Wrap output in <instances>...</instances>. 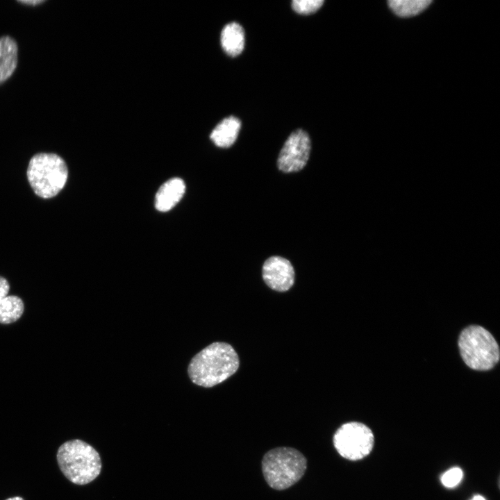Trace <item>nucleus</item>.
<instances>
[{"label": "nucleus", "mask_w": 500, "mask_h": 500, "mask_svg": "<svg viewBox=\"0 0 500 500\" xmlns=\"http://www.w3.org/2000/svg\"><path fill=\"white\" fill-rule=\"evenodd\" d=\"M239 365V357L233 347L226 342H215L192 357L188 374L195 385L211 388L233 375Z\"/></svg>", "instance_id": "1"}, {"label": "nucleus", "mask_w": 500, "mask_h": 500, "mask_svg": "<svg viewBox=\"0 0 500 500\" xmlns=\"http://www.w3.org/2000/svg\"><path fill=\"white\" fill-rule=\"evenodd\" d=\"M58 467L64 476L76 485H86L101 473L99 453L83 440L74 439L62 444L57 451Z\"/></svg>", "instance_id": "2"}, {"label": "nucleus", "mask_w": 500, "mask_h": 500, "mask_svg": "<svg viewBox=\"0 0 500 500\" xmlns=\"http://www.w3.org/2000/svg\"><path fill=\"white\" fill-rule=\"evenodd\" d=\"M307 467L306 457L292 447H277L267 451L262 460L265 481L274 490H285L303 476Z\"/></svg>", "instance_id": "3"}, {"label": "nucleus", "mask_w": 500, "mask_h": 500, "mask_svg": "<svg viewBox=\"0 0 500 500\" xmlns=\"http://www.w3.org/2000/svg\"><path fill=\"white\" fill-rule=\"evenodd\" d=\"M68 176L65 160L53 153H39L30 160L27 168L28 181L34 192L41 198L49 199L64 188Z\"/></svg>", "instance_id": "4"}, {"label": "nucleus", "mask_w": 500, "mask_h": 500, "mask_svg": "<svg viewBox=\"0 0 500 500\" xmlns=\"http://www.w3.org/2000/svg\"><path fill=\"white\" fill-rule=\"evenodd\" d=\"M458 347L465 364L474 370H489L499 360V347L496 340L488 331L478 325L462 330Z\"/></svg>", "instance_id": "5"}, {"label": "nucleus", "mask_w": 500, "mask_h": 500, "mask_svg": "<svg viewBox=\"0 0 500 500\" xmlns=\"http://www.w3.org/2000/svg\"><path fill=\"white\" fill-rule=\"evenodd\" d=\"M374 438L364 424L347 422L340 426L333 435V444L338 453L350 460H360L372 450Z\"/></svg>", "instance_id": "6"}, {"label": "nucleus", "mask_w": 500, "mask_h": 500, "mask_svg": "<svg viewBox=\"0 0 500 500\" xmlns=\"http://www.w3.org/2000/svg\"><path fill=\"white\" fill-rule=\"evenodd\" d=\"M311 142L308 134L297 129L288 138L281 149L277 166L283 172H296L306 165L310 153Z\"/></svg>", "instance_id": "7"}, {"label": "nucleus", "mask_w": 500, "mask_h": 500, "mask_svg": "<svg viewBox=\"0 0 500 500\" xmlns=\"http://www.w3.org/2000/svg\"><path fill=\"white\" fill-rule=\"evenodd\" d=\"M262 272L265 283L274 290L285 292L294 284V268L290 262L284 258H269L264 262Z\"/></svg>", "instance_id": "8"}, {"label": "nucleus", "mask_w": 500, "mask_h": 500, "mask_svg": "<svg viewBox=\"0 0 500 500\" xmlns=\"http://www.w3.org/2000/svg\"><path fill=\"white\" fill-rule=\"evenodd\" d=\"M10 285L8 281L0 276V323L10 324L22 315L24 306L22 300L15 295H8Z\"/></svg>", "instance_id": "9"}, {"label": "nucleus", "mask_w": 500, "mask_h": 500, "mask_svg": "<svg viewBox=\"0 0 500 500\" xmlns=\"http://www.w3.org/2000/svg\"><path fill=\"white\" fill-rule=\"evenodd\" d=\"M185 190L183 181L178 178L165 182L158 190L156 196L155 206L159 211H168L182 198Z\"/></svg>", "instance_id": "10"}, {"label": "nucleus", "mask_w": 500, "mask_h": 500, "mask_svg": "<svg viewBox=\"0 0 500 500\" xmlns=\"http://www.w3.org/2000/svg\"><path fill=\"white\" fill-rule=\"evenodd\" d=\"M18 46L9 35L0 37V84L8 80L15 72L18 60Z\"/></svg>", "instance_id": "11"}, {"label": "nucleus", "mask_w": 500, "mask_h": 500, "mask_svg": "<svg viewBox=\"0 0 500 500\" xmlns=\"http://www.w3.org/2000/svg\"><path fill=\"white\" fill-rule=\"evenodd\" d=\"M241 127L240 120L231 116L224 119L212 130L210 139L219 147L228 148L235 142Z\"/></svg>", "instance_id": "12"}, {"label": "nucleus", "mask_w": 500, "mask_h": 500, "mask_svg": "<svg viewBox=\"0 0 500 500\" xmlns=\"http://www.w3.org/2000/svg\"><path fill=\"white\" fill-rule=\"evenodd\" d=\"M244 31L237 22L226 24L221 33V44L224 51L230 56L240 55L244 47Z\"/></svg>", "instance_id": "13"}, {"label": "nucleus", "mask_w": 500, "mask_h": 500, "mask_svg": "<svg viewBox=\"0 0 500 500\" xmlns=\"http://www.w3.org/2000/svg\"><path fill=\"white\" fill-rule=\"evenodd\" d=\"M431 3V0H390L388 6L397 16L409 17L419 14Z\"/></svg>", "instance_id": "14"}, {"label": "nucleus", "mask_w": 500, "mask_h": 500, "mask_svg": "<svg viewBox=\"0 0 500 500\" xmlns=\"http://www.w3.org/2000/svg\"><path fill=\"white\" fill-rule=\"evenodd\" d=\"M324 3V0H294L292 9L301 15H310L318 10Z\"/></svg>", "instance_id": "15"}, {"label": "nucleus", "mask_w": 500, "mask_h": 500, "mask_svg": "<svg viewBox=\"0 0 500 500\" xmlns=\"http://www.w3.org/2000/svg\"><path fill=\"white\" fill-rule=\"evenodd\" d=\"M462 475V471L460 468L453 467L442 475L441 481L445 487L453 488L460 482Z\"/></svg>", "instance_id": "16"}, {"label": "nucleus", "mask_w": 500, "mask_h": 500, "mask_svg": "<svg viewBox=\"0 0 500 500\" xmlns=\"http://www.w3.org/2000/svg\"><path fill=\"white\" fill-rule=\"evenodd\" d=\"M18 1L22 3L28 4L29 6H35L44 2V0H22Z\"/></svg>", "instance_id": "17"}, {"label": "nucleus", "mask_w": 500, "mask_h": 500, "mask_svg": "<svg viewBox=\"0 0 500 500\" xmlns=\"http://www.w3.org/2000/svg\"><path fill=\"white\" fill-rule=\"evenodd\" d=\"M471 500H485V498L481 495L474 496Z\"/></svg>", "instance_id": "18"}, {"label": "nucleus", "mask_w": 500, "mask_h": 500, "mask_svg": "<svg viewBox=\"0 0 500 500\" xmlns=\"http://www.w3.org/2000/svg\"><path fill=\"white\" fill-rule=\"evenodd\" d=\"M6 500H24V499L21 497H10V498L6 499Z\"/></svg>", "instance_id": "19"}]
</instances>
